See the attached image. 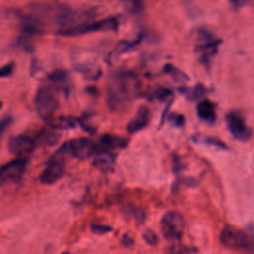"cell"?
<instances>
[{"instance_id": "6da1fadb", "label": "cell", "mask_w": 254, "mask_h": 254, "mask_svg": "<svg viewBox=\"0 0 254 254\" xmlns=\"http://www.w3.org/2000/svg\"><path fill=\"white\" fill-rule=\"evenodd\" d=\"M139 81L136 75L125 69L110 73L107 80V104L112 112L125 109L137 96Z\"/></svg>"}, {"instance_id": "7a4b0ae2", "label": "cell", "mask_w": 254, "mask_h": 254, "mask_svg": "<svg viewBox=\"0 0 254 254\" xmlns=\"http://www.w3.org/2000/svg\"><path fill=\"white\" fill-rule=\"evenodd\" d=\"M70 156L67 143L62 145L49 159L46 168L40 176V180L43 184L52 185L58 182L64 173L65 160L67 156Z\"/></svg>"}, {"instance_id": "3957f363", "label": "cell", "mask_w": 254, "mask_h": 254, "mask_svg": "<svg viewBox=\"0 0 254 254\" xmlns=\"http://www.w3.org/2000/svg\"><path fill=\"white\" fill-rule=\"evenodd\" d=\"M35 107L40 117L47 120L54 116L59 108V99L56 89L52 85H42L35 96Z\"/></svg>"}, {"instance_id": "277c9868", "label": "cell", "mask_w": 254, "mask_h": 254, "mask_svg": "<svg viewBox=\"0 0 254 254\" xmlns=\"http://www.w3.org/2000/svg\"><path fill=\"white\" fill-rule=\"evenodd\" d=\"M118 26H119V23L116 18L108 17L99 21L85 22L68 29L60 30L59 34L61 36H65V37H74V36H80V35L94 33V32H114V31H117Z\"/></svg>"}, {"instance_id": "5b68a950", "label": "cell", "mask_w": 254, "mask_h": 254, "mask_svg": "<svg viewBox=\"0 0 254 254\" xmlns=\"http://www.w3.org/2000/svg\"><path fill=\"white\" fill-rule=\"evenodd\" d=\"M186 227L184 215L178 211H168L161 220V230L165 238L179 240L182 238Z\"/></svg>"}, {"instance_id": "8992f818", "label": "cell", "mask_w": 254, "mask_h": 254, "mask_svg": "<svg viewBox=\"0 0 254 254\" xmlns=\"http://www.w3.org/2000/svg\"><path fill=\"white\" fill-rule=\"evenodd\" d=\"M220 242L230 249H247L251 247V237L242 229L234 226H227L220 232Z\"/></svg>"}, {"instance_id": "52a82bcc", "label": "cell", "mask_w": 254, "mask_h": 254, "mask_svg": "<svg viewBox=\"0 0 254 254\" xmlns=\"http://www.w3.org/2000/svg\"><path fill=\"white\" fill-rule=\"evenodd\" d=\"M226 124L233 135L239 141H248L252 136L251 129L246 125L244 118L236 111H231L226 115Z\"/></svg>"}, {"instance_id": "ba28073f", "label": "cell", "mask_w": 254, "mask_h": 254, "mask_svg": "<svg viewBox=\"0 0 254 254\" xmlns=\"http://www.w3.org/2000/svg\"><path fill=\"white\" fill-rule=\"evenodd\" d=\"M27 168V160L23 158L14 159L0 169V184L14 183L19 181Z\"/></svg>"}, {"instance_id": "9c48e42d", "label": "cell", "mask_w": 254, "mask_h": 254, "mask_svg": "<svg viewBox=\"0 0 254 254\" xmlns=\"http://www.w3.org/2000/svg\"><path fill=\"white\" fill-rule=\"evenodd\" d=\"M36 141L27 135L13 136L8 141V150L11 154L18 156L19 158L26 159L25 157L30 155L35 149Z\"/></svg>"}, {"instance_id": "30bf717a", "label": "cell", "mask_w": 254, "mask_h": 254, "mask_svg": "<svg viewBox=\"0 0 254 254\" xmlns=\"http://www.w3.org/2000/svg\"><path fill=\"white\" fill-rule=\"evenodd\" d=\"M68 151L70 156L79 159L84 160L88 157L92 156L95 153L96 146L95 144L88 138H76L71 141L66 142Z\"/></svg>"}, {"instance_id": "8fae6325", "label": "cell", "mask_w": 254, "mask_h": 254, "mask_svg": "<svg viewBox=\"0 0 254 254\" xmlns=\"http://www.w3.org/2000/svg\"><path fill=\"white\" fill-rule=\"evenodd\" d=\"M151 119V112L147 106H140L135 116L129 121L127 130L129 133H136L145 128Z\"/></svg>"}, {"instance_id": "7c38bea8", "label": "cell", "mask_w": 254, "mask_h": 254, "mask_svg": "<svg viewBox=\"0 0 254 254\" xmlns=\"http://www.w3.org/2000/svg\"><path fill=\"white\" fill-rule=\"evenodd\" d=\"M48 80L52 83L55 89H61L64 93H67L70 89L68 73L64 69H56L49 73Z\"/></svg>"}, {"instance_id": "4fadbf2b", "label": "cell", "mask_w": 254, "mask_h": 254, "mask_svg": "<svg viewBox=\"0 0 254 254\" xmlns=\"http://www.w3.org/2000/svg\"><path fill=\"white\" fill-rule=\"evenodd\" d=\"M127 145V141L119 136L105 134L99 138L98 149L95 151H108L115 148H124Z\"/></svg>"}, {"instance_id": "5bb4252c", "label": "cell", "mask_w": 254, "mask_h": 254, "mask_svg": "<svg viewBox=\"0 0 254 254\" xmlns=\"http://www.w3.org/2000/svg\"><path fill=\"white\" fill-rule=\"evenodd\" d=\"M197 115L198 117L208 123H213L216 119L215 107L211 101L208 99H202L197 104Z\"/></svg>"}, {"instance_id": "9a60e30c", "label": "cell", "mask_w": 254, "mask_h": 254, "mask_svg": "<svg viewBox=\"0 0 254 254\" xmlns=\"http://www.w3.org/2000/svg\"><path fill=\"white\" fill-rule=\"evenodd\" d=\"M48 127L53 130H67L75 126V121L67 116H52L46 120Z\"/></svg>"}, {"instance_id": "2e32d148", "label": "cell", "mask_w": 254, "mask_h": 254, "mask_svg": "<svg viewBox=\"0 0 254 254\" xmlns=\"http://www.w3.org/2000/svg\"><path fill=\"white\" fill-rule=\"evenodd\" d=\"M60 137L61 135L58 133V131L48 128V129H43L38 134L37 141L48 146H53L58 143V141L60 140Z\"/></svg>"}, {"instance_id": "e0dca14e", "label": "cell", "mask_w": 254, "mask_h": 254, "mask_svg": "<svg viewBox=\"0 0 254 254\" xmlns=\"http://www.w3.org/2000/svg\"><path fill=\"white\" fill-rule=\"evenodd\" d=\"M94 155V165L98 168L106 169L110 168L113 164V157L108 151H95Z\"/></svg>"}, {"instance_id": "ac0fdd59", "label": "cell", "mask_w": 254, "mask_h": 254, "mask_svg": "<svg viewBox=\"0 0 254 254\" xmlns=\"http://www.w3.org/2000/svg\"><path fill=\"white\" fill-rule=\"evenodd\" d=\"M164 70L170 74L171 76H173L176 80H180V81H186L189 80V77L187 76V74H185L183 71H181L179 68L175 67L172 64H167L164 67Z\"/></svg>"}, {"instance_id": "d6986e66", "label": "cell", "mask_w": 254, "mask_h": 254, "mask_svg": "<svg viewBox=\"0 0 254 254\" xmlns=\"http://www.w3.org/2000/svg\"><path fill=\"white\" fill-rule=\"evenodd\" d=\"M204 92H205L204 86L202 84L198 83L188 91V98L190 100H196V99L200 98L204 94Z\"/></svg>"}, {"instance_id": "ffe728a7", "label": "cell", "mask_w": 254, "mask_h": 254, "mask_svg": "<svg viewBox=\"0 0 254 254\" xmlns=\"http://www.w3.org/2000/svg\"><path fill=\"white\" fill-rule=\"evenodd\" d=\"M14 67H15L14 63H8V64H4L3 66H1L0 67V78L10 76L14 70Z\"/></svg>"}, {"instance_id": "44dd1931", "label": "cell", "mask_w": 254, "mask_h": 254, "mask_svg": "<svg viewBox=\"0 0 254 254\" xmlns=\"http://www.w3.org/2000/svg\"><path fill=\"white\" fill-rule=\"evenodd\" d=\"M143 238L145 239V241L150 244V245H155L158 242V237L156 235V233L150 229H148L144 234H143Z\"/></svg>"}, {"instance_id": "7402d4cb", "label": "cell", "mask_w": 254, "mask_h": 254, "mask_svg": "<svg viewBox=\"0 0 254 254\" xmlns=\"http://www.w3.org/2000/svg\"><path fill=\"white\" fill-rule=\"evenodd\" d=\"M91 230L97 234H105L107 232H110L112 228L110 226L103 225V224H94L91 226Z\"/></svg>"}, {"instance_id": "603a6c76", "label": "cell", "mask_w": 254, "mask_h": 254, "mask_svg": "<svg viewBox=\"0 0 254 254\" xmlns=\"http://www.w3.org/2000/svg\"><path fill=\"white\" fill-rule=\"evenodd\" d=\"M229 2L234 9L238 10L249 5L252 2V0H229Z\"/></svg>"}, {"instance_id": "cb8c5ba5", "label": "cell", "mask_w": 254, "mask_h": 254, "mask_svg": "<svg viewBox=\"0 0 254 254\" xmlns=\"http://www.w3.org/2000/svg\"><path fill=\"white\" fill-rule=\"evenodd\" d=\"M12 121H13V118L11 116H6L0 120V136L8 128V126L12 123Z\"/></svg>"}, {"instance_id": "d4e9b609", "label": "cell", "mask_w": 254, "mask_h": 254, "mask_svg": "<svg viewBox=\"0 0 254 254\" xmlns=\"http://www.w3.org/2000/svg\"><path fill=\"white\" fill-rule=\"evenodd\" d=\"M144 0H127V4L128 6L132 9V10H139L142 8V3Z\"/></svg>"}, {"instance_id": "484cf974", "label": "cell", "mask_w": 254, "mask_h": 254, "mask_svg": "<svg viewBox=\"0 0 254 254\" xmlns=\"http://www.w3.org/2000/svg\"><path fill=\"white\" fill-rule=\"evenodd\" d=\"M171 120H172L173 122H175L176 125L182 126V125H184L185 118H184L183 115H172V116H171Z\"/></svg>"}, {"instance_id": "4316f807", "label": "cell", "mask_w": 254, "mask_h": 254, "mask_svg": "<svg viewBox=\"0 0 254 254\" xmlns=\"http://www.w3.org/2000/svg\"><path fill=\"white\" fill-rule=\"evenodd\" d=\"M1 108H2V102L0 101V109H1Z\"/></svg>"}, {"instance_id": "83f0119b", "label": "cell", "mask_w": 254, "mask_h": 254, "mask_svg": "<svg viewBox=\"0 0 254 254\" xmlns=\"http://www.w3.org/2000/svg\"><path fill=\"white\" fill-rule=\"evenodd\" d=\"M65 254H68V253H65Z\"/></svg>"}]
</instances>
